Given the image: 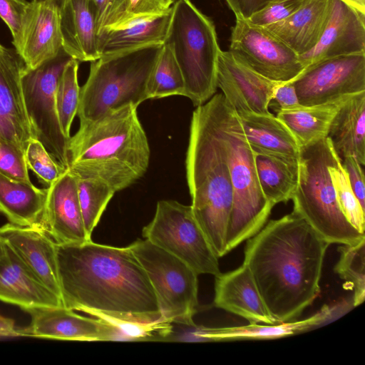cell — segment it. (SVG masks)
<instances>
[{"mask_svg": "<svg viewBox=\"0 0 365 365\" xmlns=\"http://www.w3.org/2000/svg\"><path fill=\"white\" fill-rule=\"evenodd\" d=\"M143 237L188 264L197 274L215 277L221 272L219 258L197 222L191 205L175 200L157 203L152 221Z\"/></svg>", "mask_w": 365, "mask_h": 365, "instance_id": "10", "label": "cell"}, {"mask_svg": "<svg viewBox=\"0 0 365 365\" xmlns=\"http://www.w3.org/2000/svg\"><path fill=\"white\" fill-rule=\"evenodd\" d=\"M345 98L335 102L280 111L276 116L287 126L302 148L327 136L330 124Z\"/></svg>", "mask_w": 365, "mask_h": 365, "instance_id": "30", "label": "cell"}, {"mask_svg": "<svg viewBox=\"0 0 365 365\" xmlns=\"http://www.w3.org/2000/svg\"><path fill=\"white\" fill-rule=\"evenodd\" d=\"M90 2L96 16L99 41L108 31L122 26L128 0H90Z\"/></svg>", "mask_w": 365, "mask_h": 365, "instance_id": "38", "label": "cell"}, {"mask_svg": "<svg viewBox=\"0 0 365 365\" xmlns=\"http://www.w3.org/2000/svg\"><path fill=\"white\" fill-rule=\"evenodd\" d=\"M329 245L293 212L247 240L242 264L277 323L297 318L318 297Z\"/></svg>", "mask_w": 365, "mask_h": 365, "instance_id": "1", "label": "cell"}, {"mask_svg": "<svg viewBox=\"0 0 365 365\" xmlns=\"http://www.w3.org/2000/svg\"><path fill=\"white\" fill-rule=\"evenodd\" d=\"M68 170L78 178L109 185L115 192L140 179L150 150L137 107L128 106L80 124L67 145Z\"/></svg>", "mask_w": 365, "mask_h": 365, "instance_id": "3", "label": "cell"}, {"mask_svg": "<svg viewBox=\"0 0 365 365\" xmlns=\"http://www.w3.org/2000/svg\"><path fill=\"white\" fill-rule=\"evenodd\" d=\"M329 171L341 211L354 228L364 233L365 210L353 192L339 156L331 163Z\"/></svg>", "mask_w": 365, "mask_h": 365, "instance_id": "36", "label": "cell"}, {"mask_svg": "<svg viewBox=\"0 0 365 365\" xmlns=\"http://www.w3.org/2000/svg\"><path fill=\"white\" fill-rule=\"evenodd\" d=\"M29 327L21 329V336L71 340L115 341L112 327L103 320L76 314L65 307L32 309Z\"/></svg>", "mask_w": 365, "mask_h": 365, "instance_id": "18", "label": "cell"}, {"mask_svg": "<svg viewBox=\"0 0 365 365\" xmlns=\"http://www.w3.org/2000/svg\"><path fill=\"white\" fill-rule=\"evenodd\" d=\"M292 82L300 104L305 106L365 91V53L325 60L304 70Z\"/></svg>", "mask_w": 365, "mask_h": 365, "instance_id": "13", "label": "cell"}, {"mask_svg": "<svg viewBox=\"0 0 365 365\" xmlns=\"http://www.w3.org/2000/svg\"><path fill=\"white\" fill-rule=\"evenodd\" d=\"M38 225L57 243L91 241L78 197L77 178L68 169L49 185Z\"/></svg>", "mask_w": 365, "mask_h": 365, "instance_id": "17", "label": "cell"}, {"mask_svg": "<svg viewBox=\"0 0 365 365\" xmlns=\"http://www.w3.org/2000/svg\"><path fill=\"white\" fill-rule=\"evenodd\" d=\"M24 156L28 169L36 175L42 184L48 186L67 170L58 163L43 144L36 138L29 140Z\"/></svg>", "mask_w": 365, "mask_h": 365, "instance_id": "37", "label": "cell"}, {"mask_svg": "<svg viewBox=\"0 0 365 365\" xmlns=\"http://www.w3.org/2000/svg\"><path fill=\"white\" fill-rule=\"evenodd\" d=\"M229 51L239 61L274 81H292L303 71L299 55L264 27L235 16Z\"/></svg>", "mask_w": 365, "mask_h": 365, "instance_id": "12", "label": "cell"}, {"mask_svg": "<svg viewBox=\"0 0 365 365\" xmlns=\"http://www.w3.org/2000/svg\"><path fill=\"white\" fill-rule=\"evenodd\" d=\"M339 258L335 272L353 291V305L361 304L365 299V238L351 245H340Z\"/></svg>", "mask_w": 365, "mask_h": 365, "instance_id": "32", "label": "cell"}, {"mask_svg": "<svg viewBox=\"0 0 365 365\" xmlns=\"http://www.w3.org/2000/svg\"><path fill=\"white\" fill-rule=\"evenodd\" d=\"M171 96H185V82L171 49L163 44L149 78L148 96L153 99Z\"/></svg>", "mask_w": 365, "mask_h": 365, "instance_id": "33", "label": "cell"}, {"mask_svg": "<svg viewBox=\"0 0 365 365\" xmlns=\"http://www.w3.org/2000/svg\"><path fill=\"white\" fill-rule=\"evenodd\" d=\"M128 247L151 283L162 320L195 326L198 274L185 262L146 239H138Z\"/></svg>", "mask_w": 365, "mask_h": 365, "instance_id": "9", "label": "cell"}, {"mask_svg": "<svg viewBox=\"0 0 365 365\" xmlns=\"http://www.w3.org/2000/svg\"><path fill=\"white\" fill-rule=\"evenodd\" d=\"M364 53L365 14L342 0H331L329 20L321 37L299 58L304 71L329 58Z\"/></svg>", "mask_w": 365, "mask_h": 365, "instance_id": "15", "label": "cell"}, {"mask_svg": "<svg viewBox=\"0 0 365 365\" xmlns=\"http://www.w3.org/2000/svg\"><path fill=\"white\" fill-rule=\"evenodd\" d=\"M186 173L193 215L218 258L227 252L233 192L215 95L192 116Z\"/></svg>", "mask_w": 365, "mask_h": 365, "instance_id": "4", "label": "cell"}, {"mask_svg": "<svg viewBox=\"0 0 365 365\" xmlns=\"http://www.w3.org/2000/svg\"><path fill=\"white\" fill-rule=\"evenodd\" d=\"M237 115L254 153L299 161L302 148L290 130L276 115L252 112Z\"/></svg>", "mask_w": 365, "mask_h": 365, "instance_id": "26", "label": "cell"}, {"mask_svg": "<svg viewBox=\"0 0 365 365\" xmlns=\"http://www.w3.org/2000/svg\"><path fill=\"white\" fill-rule=\"evenodd\" d=\"M24 61L14 48L0 44V143L25 153L35 138L25 107L21 86Z\"/></svg>", "mask_w": 365, "mask_h": 365, "instance_id": "14", "label": "cell"}, {"mask_svg": "<svg viewBox=\"0 0 365 365\" xmlns=\"http://www.w3.org/2000/svg\"><path fill=\"white\" fill-rule=\"evenodd\" d=\"M0 173L17 181L31 182L24 153L0 143Z\"/></svg>", "mask_w": 365, "mask_h": 365, "instance_id": "41", "label": "cell"}, {"mask_svg": "<svg viewBox=\"0 0 365 365\" xmlns=\"http://www.w3.org/2000/svg\"><path fill=\"white\" fill-rule=\"evenodd\" d=\"M7 250V245L3 237L0 235V259L5 255Z\"/></svg>", "mask_w": 365, "mask_h": 365, "instance_id": "48", "label": "cell"}, {"mask_svg": "<svg viewBox=\"0 0 365 365\" xmlns=\"http://www.w3.org/2000/svg\"><path fill=\"white\" fill-rule=\"evenodd\" d=\"M281 81L268 79L254 71L232 53L221 51L218 57L217 86L237 113H269V104Z\"/></svg>", "mask_w": 365, "mask_h": 365, "instance_id": "16", "label": "cell"}, {"mask_svg": "<svg viewBox=\"0 0 365 365\" xmlns=\"http://www.w3.org/2000/svg\"><path fill=\"white\" fill-rule=\"evenodd\" d=\"M47 190L31 182L14 180L0 173V213L10 223L38 226Z\"/></svg>", "mask_w": 365, "mask_h": 365, "instance_id": "29", "label": "cell"}, {"mask_svg": "<svg viewBox=\"0 0 365 365\" xmlns=\"http://www.w3.org/2000/svg\"><path fill=\"white\" fill-rule=\"evenodd\" d=\"M217 119L226 146L233 192L227 232V252L257 233L274 207L264 197L259 182L255 154L235 110L222 93L215 94Z\"/></svg>", "mask_w": 365, "mask_h": 365, "instance_id": "6", "label": "cell"}, {"mask_svg": "<svg viewBox=\"0 0 365 365\" xmlns=\"http://www.w3.org/2000/svg\"><path fill=\"white\" fill-rule=\"evenodd\" d=\"M305 1L306 0H272L246 19L250 24L259 26L272 24L292 15Z\"/></svg>", "mask_w": 365, "mask_h": 365, "instance_id": "40", "label": "cell"}, {"mask_svg": "<svg viewBox=\"0 0 365 365\" xmlns=\"http://www.w3.org/2000/svg\"><path fill=\"white\" fill-rule=\"evenodd\" d=\"M255 154V163L261 190L274 206L287 202L297 188L298 162L264 154Z\"/></svg>", "mask_w": 365, "mask_h": 365, "instance_id": "31", "label": "cell"}, {"mask_svg": "<svg viewBox=\"0 0 365 365\" xmlns=\"http://www.w3.org/2000/svg\"><path fill=\"white\" fill-rule=\"evenodd\" d=\"M0 336H21V329L16 327L14 319L0 315Z\"/></svg>", "mask_w": 365, "mask_h": 365, "instance_id": "46", "label": "cell"}, {"mask_svg": "<svg viewBox=\"0 0 365 365\" xmlns=\"http://www.w3.org/2000/svg\"><path fill=\"white\" fill-rule=\"evenodd\" d=\"M63 49L78 61L101 58L96 21L90 0H65L59 7Z\"/></svg>", "mask_w": 365, "mask_h": 365, "instance_id": "24", "label": "cell"}, {"mask_svg": "<svg viewBox=\"0 0 365 365\" xmlns=\"http://www.w3.org/2000/svg\"><path fill=\"white\" fill-rule=\"evenodd\" d=\"M77 188L85 230L91 238L94 228L115 192L103 182L87 178H77Z\"/></svg>", "mask_w": 365, "mask_h": 365, "instance_id": "35", "label": "cell"}, {"mask_svg": "<svg viewBox=\"0 0 365 365\" xmlns=\"http://www.w3.org/2000/svg\"><path fill=\"white\" fill-rule=\"evenodd\" d=\"M336 308L324 305L312 316L300 321H289L272 324L250 322L247 325L225 327L194 326L193 331L173 334L172 341H227L242 339H274L292 336L313 329L331 319Z\"/></svg>", "mask_w": 365, "mask_h": 365, "instance_id": "21", "label": "cell"}, {"mask_svg": "<svg viewBox=\"0 0 365 365\" xmlns=\"http://www.w3.org/2000/svg\"><path fill=\"white\" fill-rule=\"evenodd\" d=\"M272 0H259V9ZM357 9L359 11L365 14V0H342ZM259 10V9H258Z\"/></svg>", "mask_w": 365, "mask_h": 365, "instance_id": "47", "label": "cell"}, {"mask_svg": "<svg viewBox=\"0 0 365 365\" xmlns=\"http://www.w3.org/2000/svg\"><path fill=\"white\" fill-rule=\"evenodd\" d=\"M48 2L51 3L56 6H57L58 8L61 6V5L64 2L65 0H46Z\"/></svg>", "mask_w": 365, "mask_h": 365, "instance_id": "49", "label": "cell"}, {"mask_svg": "<svg viewBox=\"0 0 365 365\" xmlns=\"http://www.w3.org/2000/svg\"><path fill=\"white\" fill-rule=\"evenodd\" d=\"M331 0H306L287 18L262 26L299 56L318 42L329 20Z\"/></svg>", "mask_w": 365, "mask_h": 365, "instance_id": "25", "label": "cell"}, {"mask_svg": "<svg viewBox=\"0 0 365 365\" xmlns=\"http://www.w3.org/2000/svg\"><path fill=\"white\" fill-rule=\"evenodd\" d=\"M173 3L174 0H128L125 18L120 27L138 18L168 13Z\"/></svg>", "mask_w": 365, "mask_h": 365, "instance_id": "42", "label": "cell"}, {"mask_svg": "<svg viewBox=\"0 0 365 365\" xmlns=\"http://www.w3.org/2000/svg\"><path fill=\"white\" fill-rule=\"evenodd\" d=\"M30 2L26 0H0V17L8 26L12 43L19 52Z\"/></svg>", "mask_w": 365, "mask_h": 365, "instance_id": "39", "label": "cell"}, {"mask_svg": "<svg viewBox=\"0 0 365 365\" xmlns=\"http://www.w3.org/2000/svg\"><path fill=\"white\" fill-rule=\"evenodd\" d=\"M163 46H145L92 61L87 81L81 87L80 124L128 106L138 108L148 100L149 78Z\"/></svg>", "mask_w": 365, "mask_h": 365, "instance_id": "5", "label": "cell"}, {"mask_svg": "<svg viewBox=\"0 0 365 365\" xmlns=\"http://www.w3.org/2000/svg\"><path fill=\"white\" fill-rule=\"evenodd\" d=\"M63 48L59 8L46 0H33L28 10L19 53L26 69H34Z\"/></svg>", "mask_w": 365, "mask_h": 365, "instance_id": "20", "label": "cell"}, {"mask_svg": "<svg viewBox=\"0 0 365 365\" xmlns=\"http://www.w3.org/2000/svg\"><path fill=\"white\" fill-rule=\"evenodd\" d=\"M327 137L341 160L352 156L365 165V91L343 100Z\"/></svg>", "mask_w": 365, "mask_h": 365, "instance_id": "27", "label": "cell"}, {"mask_svg": "<svg viewBox=\"0 0 365 365\" xmlns=\"http://www.w3.org/2000/svg\"><path fill=\"white\" fill-rule=\"evenodd\" d=\"M71 59L62 48L55 57L37 68H26L21 78L25 107L34 137L66 169L69 139L63 135L60 125L56 91L59 78Z\"/></svg>", "mask_w": 365, "mask_h": 365, "instance_id": "11", "label": "cell"}, {"mask_svg": "<svg viewBox=\"0 0 365 365\" xmlns=\"http://www.w3.org/2000/svg\"><path fill=\"white\" fill-rule=\"evenodd\" d=\"M341 161L353 192L362 208L365 210V185L362 165L352 156L346 157Z\"/></svg>", "mask_w": 365, "mask_h": 365, "instance_id": "44", "label": "cell"}, {"mask_svg": "<svg viewBox=\"0 0 365 365\" xmlns=\"http://www.w3.org/2000/svg\"><path fill=\"white\" fill-rule=\"evenodd\" d=\"M235 16L247 19L259 9V0H225Z\"/></svg>", "mask_w": 365, "mask_h": 365, "instance_id": "45", "label": "cell"}, {"mask_svg": "<svg viewBox=\"0 0 365 365\" xmlns=\"http://www.w3.org/2000/svg\"><path fill=\"white\" fill-rule=\"evenodd\" d=\"M0 235L34 275L61 299L57 243L51 237L39 226H20L10 222L0 227Z\"/></svg>", "mask_w": 365, "mask_h": 365, "instance_id": "19", "label": "cell"}, {"mask_svg": "<svg viewBox=\"0 0 365 365\" xmlns=\"http://www.w3.org/2000/svg\"><path fill=\"white\" fill-rule=\"evenodd\" d=\"M0 301L24 311L64 307L61 299L48 289L8 245L0 259Z\"/></svg>", "mask_w": 365, "mask_h": 365, "instance_id": "22", "label": "cell"}, {"mask_svg": "<svg viewBox=\"0 0 365 365\" xmlns=\"http://www.w3.org/2000/svg\"><path fill=\"white\" fill-rule=\"evenodd\" d=\"M214 305L249 322L277 323L267 310L246 265L215 277Z\"/></svg>", "mask_w": 365, "mask_h": 365, "instance_id": "23", "label": "cell"}, {"mask_svg": "<svg viewBox=\"0 0 365 365\" xmlns=\"http://www.w3.org/2000/svg\"><path fill=\"white\" fill-rule=\"evenodd\" d=\"M79 61L72 58L66 65L56 91V108L63 135L70 138L73 120L77 114L81 87L78 81Z\"/></svg>", "mask_w": 365, "mask_h": 365, "instance_id": "34", "label": "cell"}, {"mask_svg": "<svg viewBox=\"0 0 365 365\" xmlns=\"http://www.w3.org/2000/svg\"><path fill=\"white\" fill-rule=\"evenodd\" d=\"M63 306L88 314L162 319L155 294L129 248L97 244L56 245Z\"/></svg>", "mask_w": 365, "mask_h": 365, "instance_id": "2", "label": "cell"}, {"mask_svg": "<svg viewBox=\"0 0 365 365\" xmlns=\"http://www.w3.org/2000/svg\"><path fill=\"white\" fill-rule=\"evenodd\" d=\"M163 44L172 51L182 72L185 97L202 105L217 91L220 51L213 21L190 0H177Z\"/></svg>", "mask_w": 365, "mask_h": 365, "instance_id": "8", "label": "cell"}, {"mask_svg": "<svg viewBox=\"0 0 365 365\" xmlns=\"http://www.w3.org/2000/svg\"><path fill=\"white\" fill-rule=\"evenodd\" d=\"M302 106L292 81L279 82L269 104V108L272 109L276 113L295 110Z\"/></svg>", "mask_w": 365, "mask_h": 365, "instance_id": "43", "label": "cell"}, {"mask_svg": "<svg viewBox=\"0 0 365 365\" xmlns=\"http://www.w3.org/2000/svg\"><path fill=\"white\" fill-rule=\"evenodd\" d=\"M172 9L168 13L134 19L108 31L99 41L101 57L139 47L163 44L170 26Z\"/></svg>", "mask_w": 365, "mask_h": 365, "instance_id": "28", "label": "cell"}, {"mask_svg": "<svg viewBox=\"0 0 365 365\" xmlns=\"http://www.w3.org/2000/svg\"><path fill=\"white\" fill-rule=\"evenodd\" d=\"M337 156L327 137L301 149L292 212L329 245H351L365 235L349 222L338 205L329 171Z\"/></svg>", "mask_w": 365, "mask_h": 365, "instance_id": "7", "label": "cell"}]
</instances>
